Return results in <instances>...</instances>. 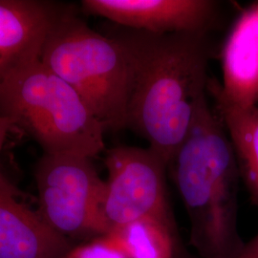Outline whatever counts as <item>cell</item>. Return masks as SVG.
<instances>
[{"mask_svg": "<svg viewBox=\"0 0 258 258\" xmlns=\"http://www.w3.org/2000/svg\"><path fill=\"white\" fill-rule=\"evenodd\" d=\"M74 246L19 201L17 187L0 170V258H66Z\"/></svg>", "mask_w": 258, "mask_h": 258, "instance_id": "cell-9", "label": "cell"}, {"mask_svg": "<svg viewBox=\"0 0 258 258\" xmlns=\"http://www.w3.org/2000/svg\"><path fill=\"white\" fill-rule=\"evenodd\" d=\"M66 258H127L105 235L74 246Z\"/></svg>", "mask_w": 258, "mask_h": 258, "instance_id": "cell-13", "label": "cell"}, {"mask_svg": "<svg viewBox=\"0 0 258 258\" xmlns=\"http://www.w3.org/2000/svg\"><path fill=\"white\" fill-rule=\"evenodd\" d=\"M105 236L127 258H174L178 252L176 227L152 218L131 222Z\"/></svg>", "mask_w": 258, "mask_h": 258, "instance_id": "cell-12", "label": "cell"}, {"mask_svg": "<svg viewBox=\"0 0 258 258\" xmlns=\"http://www.w3.org/2000/svg\"><path fill=\"white\" fill-rule=\"evenodd\" d=\"M207 91L231 141L240 177L251 202L258 208V104L241 107L228 102L219 91L216 80L210 79Z\"/></svg>", "mask_w": 258, "mask_h": 258, "instance_id": "cell-11", "label": "cell"}, {"mask_svg": "<svg viewBox=\"0 0 258 258\" xmlns=\"http://www.w3.org/2000/svg\"><path fill=\"white\" fill-rule=\"evenodd\" d=\"M219 91L234 105L258 104V2L240 13L222 48Z\"/></svg>", "mask_w": 258, "mask_h": 258, "instance_id": "cell-10", "label": "cell"}, {"mask_svg": "<svg viewBox=\"0 0 258 258\" xmlns=\"http://www.w3.org/2000/svg\"><path fill=\"white\" fill-rule=\"evenodd\" d=\"M70 4L0 0V83L40 58L47 38Z\"/></svg>", "mask_w": 258, "mask_h": 258, "instance_id": "cell-8", "label": "cell"}, {"mask_svg": "<svg viewBox=\"0 0 258 258\" xmlns=\"http://www.w3.org/2000/svg\"><path fill=\"white\" fill-rule=\"evenodd\" d=\"M0 115L49 154L94 158L105 148L102 123L80 95L40 59L0 83Z\"/></svg>", "mask_w": 258, "mask_h": 258, "instance_id": "cell-4", "label": "cell"}, {"mask_svg": "<svg viewBox=\"0 0 258 258\" xmlns=\"http://www.w3.org/2000/svg\"><path fill=\"white\" fill-rule=\"evenodd\" d=\"M39 59L80 95L105 132L127 127L133 62L120 37L95 31L71 5Z\"/></svg>", "mask_w": 258, "mask_h": 258, "instance_id": "cell-3", "label": "cell"}, {"mask_svg": "<svg viewBox=\"0 0 258 258\" xmlns=\"http://www.w3.org/2000/svg\"><path fill=\"white\" fill-rule=\"evenodd\" d=\"M190 225V244L201 258H236L245 242L237 230L240 174L220 118L200 102L192 127L169 166Z\"/></svg>", "mask_w": 258, "mask_h": 258, "instance_id": "cell-2", "label": "cell"}, {"mask_svg": "<svg viewBox=\"0 0 258 258\" xmlns=\"http://www.w3.org/2000/svg\"><path fill=\"white\" fill-rule=\"evenodd\" d=\"M14 128H16L15 122L9 118L0 115V154L9 136L10 132H12Z\"/></svg>", "mask_w": 258, "mask_h": 258, "instance_id": "cell-14", "label": "cell"}, {"mask_svg": "<svg viewBox=\"0 0 258 258\" xmlns=\"http://www.w3.org/2000/svg\"><path fill=\"white\" fill-rule=\"evenodd\" d=\"M116 36L133 62L126 128L147 140L169 166L208 95L207 33L152 34L125 28Z\"/></svg>", "mask_w": 258, "mask_h": 258, "instance_id": "cell-1", "label": "cell"}, {"mask_svg": "<svg viewBox=\"0 0 258 258\" xmlns=\"http://www.w3.org/2000/svg\"><path fill=\"white\" fill-rule=\"evenodd\" d=\"M35 178L37 212L53 231L71 242H87L108 233L103 214L105 181L91 158L43 153Z\"/></svg>", "mask_w": 258, "mask_h": 258, "instance_id": "cell-5", "label": "cell"}, {"mask_svg": "<svg viewBox=\"0 0 258 258\" xmlns=\"http://www.w3.org/2000/svg\"><path fill=\"white\" fill-rule=\"evenodd\" d=\"M103 214L108 232L131 222L152 218L176 227L166 192L167 163L150 148L120 146L105 158Z\"/></svg>", "mask_w": 258, "mask_h": 258, "instance_id": "cell-6", "label": "cell"}, {"mask_svg": "<svg viewBox=\"0 0 258 258\" xmlns=\"http://www.w3.org/2000/svg\"><path fill=\"white\" fill-rule=\"evenodd\" d=\"M212 0H83L84 14L152 34L208 33L217 13Z\"/></svg>", "mask_w": 258, "mask_h": 258, "instance_id": "cell-7", "label": "cell"}, {"mask_svg": "<svg viewBox=\"0 0 258 258\" xmlns=\"http://www.w3.org/2000/svg\"><path fill=\"white\" fill-rule=\"evenodd\" d=\"M236 258H258V233L245 245Z\"/></svg>", "mask_w": 258, "mask_h": 258, "instance_id": "cell-15", "label": "cell"}]
</instances>
